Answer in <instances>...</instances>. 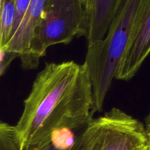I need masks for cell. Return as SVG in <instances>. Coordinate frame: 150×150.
I'll use <instances>...</instances> for the list:
<instances>
[{"mask_svg":"<svg viewBox=\"0 0 150 150\" xmlns=\"http://www.w3.org/2000/svg\"><path fill=\"white\" fill-rule=\"evenodd\" d=\"M94 114L92 87L83 63H46L35 77L14 126L19 149H31L57 130L83 129Z\"/></svg>","mask_w":150,"mask_h":150,"instance_id":"1","label":"cell"},{"mask_svg":"<svg viewBox=\"0 0 150 150\" xmlns=\"http://www.w3.org/2000/svg\"><path fill=\"white\" fill-rule=\"evenodd\" d=\"M145 0H124L103 38L87 46L83 65L90 80L93 112H100Z\"/></svg>","mask_w":150,"mask_h":150,"instance_id":"2","label":"cell"},{"mask_svg":"<svg viewBox=\"0 0 150 150\" xmlns=\"http://www.w3.org/2000/svg\"><path fill=\"white\" fill-rule=\"evenodd\" d=\"M86 21L80 0H47L23 69H36L49 47L70 44L76 37L84 35Z\"/></svg>","mask_w":150,"mask_h":150,"instance_id":"3","label":"cell"},{"mask_svg":"<svg viewBox=\"0 0 150 150\" xmlns=\"http://www.w3.org/2000/svg\"><path fill=\"white\" fill-rule=\"evenodd\" d=\"M149 117L146 125L131 115L113 107L93 119L83 129L89 150H134L150 141Z\"/></svg>","mask_w":150,"mask_h":150,"instance_id":"4","label":"cell"},{"mask_svg":"<svg viewBox=\"0 0 150 150\" xmlns=\"http://www.w3.org/2000/svg\"><path fill=\"white\" fill-rule=\"evenodd\" d=\"M150 50V0H145L139 12L114 79L129 81L140 70Z\"/></svg>","mask_w":150,"mask_h":150,"instance_id":"5","label":"cell"},{"mask_svg":"<svg viewBox=\"0 0 150 150\" xmlns=\"http://www.w3.org/2000/svg\"><path fill=\"white\" fill-rule=\"evenodd\" d=\"M47 0H31L20 24L5 46L7 52L18 57L22 63L30 50L35 32L42 20Z\"/></svg>","mask_w":150,"mask_h":150,"instance_id":"6","label":"cell"},{"mask_svg":"<svg viewBox=\"0 0 150 150\" xmlns=\"http://www.w3.org/2000/svg\"><path fill=\"white\" fill-rule=\"evenodd\" d=\"M123 1L124 0H91L86 13L84 36L87 46L103 38Z\"/></svg>","mask_w":150,"mask_h":150,"instance_id":"7","label":"cell"},{"mask_svg":"<svg viewBox=\"0 0 150 150\" xmlns=\"http://www.w3.org/2000/svg\"><path fill=\"white\" fill-rule=\"evenodd\" d=\"M15 0H2L0 11V46L5 47L10 40L14 24Z\"/></svg>","mask_w":150,"mask_h":150,"instance_id":"8","label":"cell"},{"mask_svg":"<svg viewBox=\"0 0 150 150\" xmlns=\"http://www.w3.org/2000/svg\"><path fill=\"white\" fill-rule=\"evenodd\" d=\"M83 129L79 134L76 142L70 146L61 145L48 138L29 150H89L88 143L83 135Z\"/></svg>","mask_w":150,"mask_h":150,"instance_id":"9","label":"cell"},{"mask_svg":"<svg viewBox=\"0 0 150 150\" xmlns=\"http://www.w3.org/2000/svg\"><path fill=\"white\" fill-rule=\"evenodd\" d=\"M0 150H20L15 127L0 120Z\"/></svg>","mask_w":150,"mask_h":150,"instance_id":"10","label":"cell"},{"mask_svg":"<svg viewBox=\"0 0 150 150\" xmlns=\"http://www.w3.org/2000/svg\"><path fill=\"white\" fill-rule=\"evenodd\" d=\"M31 0H15V9H16V14H15L14 24H13V32L12 35L15 32L18 25L20 24L22 19L24 16L28 7L29 5ZM11 35V36H12ZM10 36V37H11Z\"/></svg>","mask_w":150,"mask_h":150,"instance_id":"11","label":"cell"},{"mask_svg":"<svg viewBox=\"0 0 150 150\" xmlns=\"http://www.w3.org/2000/svg\"><path fill=\"white\" fill-rule=\"evenodd\" d=\"M16 57L7 52L5 48L0 46V76L4 74L10 63Z\"/></svg>","mask_w":150,"mask_h":150,"instance_id":"12","label":"cell"},{"mask_svg":"<svg viewBox=\"0 0 150 150\" xmlns=\"http://www.w3.org/2000/svg\"><path fill=\"white\" fill-rule=\"evenodd\" d=\"M134 150H150V141L136 147Z\"/></svg>","mask_w":150,"mask_h":150,"instance_id":"13","label":"cell"},{"mask_svg":"<svg viewBox=\"0 0 150 150\" xmlns=\"http://www.w3.org/2000/svg\"><path fill=\"white\" fill-rule=\"evenodd\" d=\"M81 2L82 5L83 6V7H84V10H85V12H87L88 9H89V4H90V1L91 0H80Z\"/></svg>","mask_w":150,"mask_h":150,"instance_id":"14","label":"cell"},{"mask_svg":"<svg viewBox=\"0 0 150 150\" xmlns=\"http://www.w3.org/2000/svg\"><path fill=\"white\" fill-rule=\"evenodd\" d=\"M1 4H2V0H0V11H1Z\"/></svg>","mask_w":150,"mask_h":150,"instance_id":"15","label":"cell"}]
</instances>
